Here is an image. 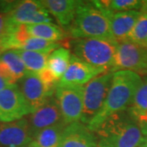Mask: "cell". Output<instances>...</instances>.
Masks as SVG:
<instances>
[{
  "instance_id": "24",
  "label": "cell",
  "mask_w": 147,
  "mask_h": 147,
  "mask_svg": "<svg viewBox=\"0 0 147 147\" xmlns=\"http://www.w3.org/2000/svg\"><path fill=\"white\" fill-rule=\"evenodd\" d=\"M147 39V12L142 11L127 40L144 46Z\"/></svg>"
},
{
  "instance_id": "8",
  "label": "cell",
  "mask_w": 147,
  "mask_h": 147,
  "mask_svg": "<svg viewBox=\"0 0 147 147\" xmlns=\"http://www.w3.org/2000/svg\"><path fill=\"white\" fill-rule=\"evenodd\" d=\"M83 92V86H57L54 96L66 125L81 121L84 108Z\"/></svg>"
},
{
  "instance_id": "30",
  "label": "cell",
  "mask_w": 147,
  "mask_h": 147,
  "mask_svg": "<svg viewBox=\"0 0 147 147\" xmlns=\"http://www.w3.org/2000/svg\"><path fill=\"white\" fill-rule=\"evenodd\" d=\"M2 53H3V49H2V48H1V47H0V54H1Z\"/></svg>"
},
{
  "instance_id": "20",
  "label": "cell",
  "mask_w": 147,
  "mask_h": 147,
  "mask_svg": "<svg viewBox=\"0 0 147 147\" xmlns=\"http://www.w3.org/2000/svg\"><path fill=\"white\" fill-rule=\"evenodd\" d=\"M30 35L50 42H58L64 39L65 34L63 30L53 23H39L27 26Z\"/></svg>"
},
{
  "instance_id": "1",
  "label": "cell",
  "mask_w": 147,
  "mask_h": 147,
  "mask_svg": "<svg viewBox=\"0 0 147 147\" xmlns=\"http://www.w3.org/2000/svg\"><path fill=\"white\" fill-rule=\"evenodd\" d=\"M142 83L141 75L135 72L128 70L114 72L105 104L100 113L90 122L88 127L94 132L110 116L128 110Z\"/></svg>"
},
{
  "instance_id": "4",
  "label": "cell",
  "mask_w": 147,
  "mask_h": 147,
  "mask_svg": "<svg viewBox=\"0 0 147 147\" xmlns=\"http://www.w3.org/2000/svg\"><path fill=\"white\" fill-rule=\"evenodd\" d=\"M117 46L118 42L111 38H77L72 42L73 55L105 71H112Z\"/></svg>"
},
{
  "instance_id": "21",
  "label": "cell",
  "mask_w": 147,
  "mask_h": 147,
  "mask_svg": "<svg viewBox=\"0 0 147 147\" xmlns=\"http://www.w3.org/2000/svg\"><path fill=\"white\" fill-rule=\"evenodd\" d=\"M21 57L28 72L38 74L47 67L50 52H34L26 50H16Z\"/></svg>"
},
{
  "instance_id": "6",
  "label": "cell",
  "mask_w": 147,
  "mask_h": 147,
  "mask_svg": "<svg viewBox=\"0 0 147 147\" xmlns=\"http://www.w3.org/2000/svg\"><path fill=\"white\" fill-rule=\"evenodd\" d=\"M3 11L11 22L19 25L30 26L53 21L46 7L38 0L6 2L3 3Z\"/></svg>"
},
{
  "instance_id": "12",
  "label": "cell",
  "mask_w": 147,
  "mask_h": 147,
  "mask_svg": "<svg viewBox=\"0 0 147 147\" xmlns=\"http://www.w3.org/2000/svg\"><path fill=\"white\" fill-rule=\"evenodd\" d=\"M25 118L29 123L33 137L44 128L63 122L61 110L54 95L39 109Z\"/></svg>"
},
{
  "instance_id": "9",
  "label": "cell",
  "mask_w": 147,
  "mask_h": 147,
  "mask_svg": "<svg viewBox=\"0 0 147 147\" xmlns=\"http://www.w3.org/2000/svg\"><path fill=\"white\" fill-rule=\"evenodd\" d=\"M31 114L17 85H11L0 91V122L20 120Z\"/></svg>"
},
{
  "instance_id": "11",
  "label": "cell",
  "mask_w": 147,
  "mask_h": 147,
  "mask_svg": "<svg viewBox=\"0 0 147 147\" xmlns=\"http://www.w3.org/2000/svg\"><path fill=\"white\" fill-rule=\"evenodd\" d=\"M33 140L26 118L0 123V147H30Z\"/></svg>"
},
{
  "instance_id": "14",
  "label": "cell",
  "mask_w": 147,
  "mask_h": 147,
  "mask_svg": "<svg viewBox=\"0 0 147 147\" xmlns=\"http://www.w3.org/2000/svg\"><path fill=\"white\" fill-rule=\"evenodd\" d=\"M59 147H98L93 131L81 122L65 127Z\"/></svg>"
},
{
  "instance_id": "26",
  "label": "cell",
  "mask_w": 147,
  "mask_h": 147,
  "mask_svg": "<svg viewBox=\"0 0 147 147\" xmlns=\"http://www.w3.org/2000/svg\"><path fill=\"white\" fill-rule=\"evenodd\" d=\"M13 26V22L9 20L6 14H0V47L8 36Z\"/></svg>"
},
{
  "instance_id": "10",
  "label": "cell",
  "mask_w": 147,
  "mask_h": 147,
  "mask_svg": "<svg viewBox=\"0 0 147 147\" xmlns=\"http://www.w3.org/2000/svg\"><path fill=\"white\" fill-rule=\"evenodd\" d=\"M30 112L34 113L44 105L54 93L49 92L38 74L28 73L16 84Z\"/></svg>"
},
{
  "instance_id": "16",
  "label": "cell",
  "mask_w": 147,
  "mask_h": 147,
  "mask_svg": "<svg viewBox=\"0 0 147 147\" xmlns=\"http://www.w3.org/2000/svg\"><path fill=\"white\" fill-rule=\"evenodd\" d=\"M141 13V11H128L115 12L110 15V33L116 42L127 40Z\"/></svg>"
},
{
  "instance_id": "18",
  "label": "cell",
  "mask_w": 147,
  "mask_h": 147,
  "mask_svg": "<svg viewBox=\"0 0 147 147\" xmlns=\"http://www.w3.org/2000/svg\"><path fill=\"white\" fill-rule=\"evenodd\" d=\"M66 126L62 122L37 132L33 137L30 147H59Z\"/></svg>"
},
{
  "instance_id": "23",
  "label": "cell",
  "mask_w": 147,
  "mask_h": 147,
  "mask_svg": "<svg viewBox=\"0 0 147 147\" xmlns=\"http://www.w3.org/2000/svg\"><path fill=\"white\" fill-rule=\"evenodd\" d=\"M127 111L136 121L144 115L147 111V80L143 82L137 90Z\"/></svg>"
},
{
  "instance_id": "31",
  "label": "cell",
  "mask_w": 147,
  "mask_h": 147,
  "mask_svg": "<svg viewBox=\"0 0 147 147\" xmlns=\"http://www.w3.org/2000/svg\"><path fill=\"white\" fill-rule=\"evenodd\" d=\"M144 46L147 47V39H146V42H145V44H144Z\"/></svg>"
},
{
  "instance_id": "5",
  "label": "cell",
  "mask_w": 147,
  "mask_h": 147,
  "mask_svg": "<svg viewBox=\"0 0 147 147\" xmlns=\"http://www.w3.org/2000/svg\"><path fill=\"white\" fill-rule=\"evenodd\" d=\"M114 72L108 71L96 76L83 86V115L81 123L88 125L102 109L110 92Z\"/></svg>"
},
{
  "instance_id": "27",
  "label": "cell",
  "mask_w": 147,
  "mask_h": 147,
  "mask_svg": "<svg viewBox=\"0 0 147 147\" xmlns=\"http://www.w3.org/2000/svg\"><path fill=\"white\" fill-rule=\"evenodd\" d=\"M11 85H12V84H11L7 79H6V78H4L3 75L0 74V91L5 89L6 88H7V87H9V86H11Z\"/></svg>"
},
{
  "instance_id": "3",
  "label": "cell",
  "mask_w": 147,
  "mask_h": 147,
  "mask_svg": "<svg viewBox=\"0 0 147 147\" xmlns=\"http://www.w3.org/2000/svg\"><path fill=\"white\" fill-rule=\"evenodd\" d=\"M111 14L100 7L96 1H82L73 22L67 28L68 34L74 39L85 38H113L110 33Z\"/></svg>"
},
{
  "instance_id": "2",
  "label": "cell",
  "mask_w": 147,
  "mask_h": 147,
  "mask_svg": "<svg viewBox=\"0 0 147 147\" xmlns=\"http://www.w3.org/2000/svg\"><path fill=\"white\" fill-rule=\"evenodd\" d=\"M94 133L98 147H141L146 137L127 110L110 116Z\"/></svg>"
},
{
  "instance_id": "19",
  "label": "cell",
  "mask_w": 147,
  "mask_h": 147,
  "mask_svg": "<svg viewBox=\"0 0 147 147\" xmlns=\"http://www.w3.org/2000/svg\"><path fill=\"white\" fill-rule=\"evenodd\" d=\"M72 54L65 47H58L51 53L47 60V68L60 82L68 69Z\"/></svg>"
},
{
  "instance_id": "25",
  "label": "cell",
  "mask_w": 147,
  "mask_h": 147,
  "mask_svg": "<svg viewBox=\"0 0 147 147\" xmlns=\"http://www.w3.org/2000/svg\"><path fill=\"white\" fill-rule=\"evenodd\" d=\"M58 47H60L59 42H50V41L43 40L41 38H38L31 36L21 45L20 49H17V50L52 53Z\"/></svg>"
},
{
  "instance_id": "28",
  "label": "cell",
  "mask_w": 147,
  "mask_h": 147,
  "mask_svg": "<svg viewBox=\"0 0 147 147\" xmlns=\"http://www.w3.org/2000/svg\"><path fill=\"white\" fill-rule=\"evenodd\" d=\"M141 11H146L147 12V0L146 1H143V5H142Z\"/></svg>"
},
{
  "instance_id": "13",
  "label": "cell",
  "mask_w": 147,
  "mask_h": 147,
  "mask_svg": "<svg viewBox=\"0 0 147 147\" xmlns=\"http://www.w3.org/2000/svg\"><path fill=\"white\" fill-rule=\"evenodd\" d=\"M108 72L86 63L72 54L68 69L57 85L84 86L100 74Z\"/></svg>"
},
{
  "instance_id": "22",
  "label": "cell",
  "mask_w": 147,
  "mask_h": 147,
  "mask_svg": "<svg viewBox=\"0 0 147 147\" xmlns=\"http://www.w3.org/2000/svg\"><path fill=\"white\" fill-rule=\"evenodd\" d=\"M96 3L100 7L110 11V13L128 11H141L143 5L142 0H101L96 1Z\"/></svg>"
},
{
  "instance_id": "29",
  "label": "cell",
  "mask_w": 147,
  "mask_h": 147,
  "mask_svg": "<svg viewBox=\"0 0 147 147\" xmlns=\"http://www.w3.org/2000/svg\"><path fill=\"white\" fill-rule=\"evenodd\" d=\"M143 145H145V146H147V137H146V140H145V143H144Z\"/></svg>"
},
{
  "instance_id": "17",
  "label": "cell",
  "mask_w": 147,
  "mask_h": 147,
  "mask_svg": "<svg viewBox=\"0 0 147 147\" xmlns=\"http://www.w3.org/2000/svg\"><path fill=\"white\" fill-rule=\"evenodd\" d=\"M28 73L16 50H7L0 54V74L15 85Z\"/></svg>"
},
{
  "instance_id": "32",
  "label": "cell",
  "mask_w": 147,
  "mask_h": 147,
  "mask_svg": "<svg viewBox=\"0 0 147 147\" xmlns=\"http://www.w3.org/2000/svg\"><path fill=\"white\" fill-rule=\"evenodd\" d=\"M141 147H147V146H145V145H142Z\"/></svg>"
},
{
  "instance_id": "7",
  "label": "cell",
  "mask_w": 147,
  "mask_h": 147,
  "mask_svg": "<svg viewBox=\"0 0 147 147\" xmlns=\"http://www.w3.org/2000/svg\"><path fill=\"white\" fill-rule=\"evenodd\" d=\"M119 70L147 74V47L129 40L118 42L112 71Z\"/></svg>"
},
{
  "instance_id": "15",
  "label": "cell",
  "mask_w": 147,
  "mask_h": 147,
  "mask_svg": "<svg viewBox=\"0 0 147 147\" xmlns=\"http://www.w3.org/2000/svg\"><path fill=\"white\" fill-rule=\"evenodd\" d=\"M42 5L53 16L62 28H68L73 22L82 1L77 0H42Z\"/></svg>"
}]
</instances>
